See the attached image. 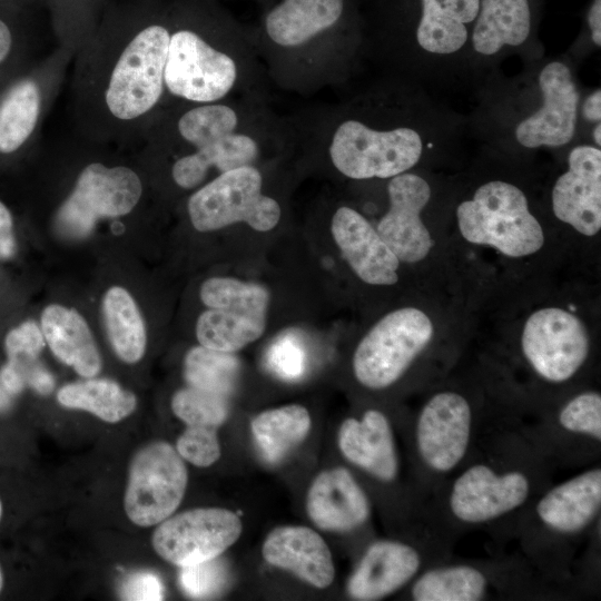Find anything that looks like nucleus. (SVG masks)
Masks as SVG:
<instances>
[{"instance_id":"f257e3e1","label":"nucleus","mask_w":601,"mask_h":601,"mask_svg":"<svg viewBox=\"0 0 601 601\" xmlns=\"http://www.w3.org/2000/svg\"><path fill=\"white\" fill-rule=\"evenodd\" d=\"M466 140V115L425 87L388 75L352 102L331 135L328 154L349 179H390L460 150Z\"/></svg>"},{"instance_id":"f03ea898","label":"nucleus","mask_w":601,"mask_h":601,"mask_svg":"<svg viewBox=\"0 0 601 601\" xmlns=\"http://www.w3.org/2000/svg\"><path fill=\"white\" fill-rule=\"evenodd\" d=\"M578 67L563 53L523 63L511 77L501 69L486 76L474 89L476 102L466 115L471 139L486 152L565 150L579 135L583 91Z\"/></svg>"},{"instance_id":"7ed1b4c3","label":"nucleus","mask_w":601,"mask_h":601,"mask_svg":"<svg viewBox=\"0 0 601 601\" xmlns=\"http://www.w3.org/2000/svg\"><path fill=\"white\" fill-rule=\"evenodd\" d=\"M170 30L151 22L116 45L81 48L76 111L86 140H137L165 101Z\"/></svg>"},{"instance_id":"20e7f679","label":"nucleus","mask_w":601,"mask_h":601,"mask_svg":"<svg viewBox=\"0 0 601 601\" xmlns=\"http://www.w3.org/2000/svg\"><path fill=\"white\" fill-rule=\"evenodd\" d=\"M480 0H418L407 27L368 48L391 76L414 81L435 95L470 89L467 56Z\"/></svg>"},{"instance_id":"39448f33","label":"nucleus","mask_w":601,"mask_h":601,"mask_svg":"<svg viewBox=\"0 0 601 601\" xmlns=\"http://www.w3.org/2000/svg\"><path fill=\"white\" fill-rule=\"evenodd\" d=\"M455 218L464 239L491 246L509 257L532 255L544 244L542 225L526 191L505 178L480 181L457 203Z\"/></svg>"},{"instance_id":"423d86ee","label":"nucleus","mask_w":601,"mask_h":601,"mask_svg":"<svg viewBox=\"0 0 601 601\" xmlns=\"http://www.w3.org/2000/svg\"><path fill=\"white\" fill-rule=\"evenodd\" d=\"M513 56L522 63L545 56L531 0H480L467 56L471 90Z\"/></svg>"},{"instance_id":"0eeeda50","label":"nucleus","mask_w":601,"mask_h":601,"mask_svg":"<svg viewBox=\"0 0 601 601\" xmlns=\"http://www.w3.org/2000/svg\"><path fill=\"white\" fill-rule=\"evenodd\" d=\"M434 334L430 317L415 307L382 317L361 339L353 355V373L363 386L383 390L396 383Z\"/></svg>"},{"instance_id":"6e6552de","label":"nucleus","mask_w":601,"mask_h":601,"mask_svg":"<svg viewBox=\"0 0 601 601\" xmlns=\"http://www.w3.org/2000/svg\"><path fill=\"white\" fill-rule=\"evenodd\" d=\"M169 30L165 97L191 105L221 101L238 79L235 58L195 28Z\"/></svg>"},{"instance_id":"1a4fd4ad","label":"nucleus","mask_w":601,"mask_h":601,"mask_svg":"<svg viewBox=\"0 0 601 601\" xmlns=\"http://www.w3.org/2000/svg\"><path fill=\"white\" fill-rule=\"evenodd\" d=\"M263 176L253 165L216 176L188 199L191 225L199 231H213L245 223L257 231L278 224L282 209L277 200L263 194Z\"/></svg>"},{"instance_id":"9d476101","label":"nucleus","mask_w":601,"mask_h":601,"mask_svg":"<svg viewBox=\"0 0 601 601\" xmlns=\"http://www.w3.org/2000/svg\"><path fill=\"white\" fill-rule=\"evenodd\" d=\"M141 195L140 176L130 167L88 162L58 210L57 228L63 236L83 237L99 219L129 214L138 205Z\"/></svg>"},{"instance_id":"9b49d317","label":"nucleus","mask_w":601,"mask_h":601,"mask_svg":"<svg viewBox=\"0 0 601 601\" xmlns=\"http://www.w3.org/2000/svg\"><path fill=\"white\" fill-rule=\"evenodd\" d=\"M188 481L187 469L177 450L167 442L140 449L129 466L125 511L139 526L157 525L179 506Z\"/></svg>"},{"instance_id":"f8f14e48","label":"nucleus","mask_w":601,"mask_h":601,"mask_svg":"<svg viewBox=\"0 0 601 601\" xmlns=\"http://www.w3.org/2000/svg\"><path fill=\"white\" fill-rule=\"evenodd\" d=\"M521 348L531 368L550 383L572 378L588 359L589 332L574 314L559 307L535 311L526 319Z\"/></svg>"},{"instance_id":"ddd939ff","label":"nucleus","mask_w":601,"mask_h":601,"mask_svg":"<svg viewBox=\"0 0 601 601\" xmlns=\"http://www.w3.org/2000/svg\"><path fill=\"white\" fill-rule=\"evenodd\" d=\"M242 531L237 513L223 508H198L160 522L151 543L160 558L181 568L220 556Z\"/></svg>"},{"instance_id":"4468645a","label":"nucleus","mask_w":601,"mask_h":601,"mask_svg":"<svg viewBox=\"0 0 601 601\" xmlns=\"http://www.w3.org/2000/svg\"><path fill=\"white\" fill-rule=\"evenodd\" d=\"M531 491L532 481L524 470L476 463L454 480L447 505L459 522L485 524L521 508Z\"/></svg>"},{"instance_id":"2eb2a0df","label":"nucleus","mask_w":601,"mask_h":601,"mask_svg":"<svg viewBox=\"0 0 601 601\" xmlns=\"http://www.w3.org/2000/svg\"><path fill=\"white\" fill-rule=\"evenodd\" d=\"M473 436L469 401L454 391L434 394L422 406L415 424V445L425 467L447 474L465 459Z\"/></svg>"},{"instance_id":"dca6fc26","label":"nucleus","mask_w":601,"mask_h":601,"mask_svg":"<svg viewBox=\"0 0 601 601\" xmlns=\"http://www.w3.org/2000/svg\"><path fill=\"white\" fill-rule=\"evenodd\" d=\"M565 152V169L550 191L552 213L578 233L594 236L601 229V148L578 140Z\"/></svg>"},{"instance_id":"f3484780","label":"nucleus","mask_w":601,"mask_h":601,"mask_svg":"<svg viewBox=\"0 0 601 601\" xmlns=\"http://www.w3.org/2000/svg\"><path fill=\"white\" fill-rule=\"evenodd\" d=\"M388 208L377 223L376 230L400 262L418 263L433 246L422 214L433 198L431 181L411 170L388 179Z\"/></svg>"},{"instance_id":"a211bd4d","label":"nucleus","mask_w":601,"mask_h":601,"mask_svg":"<svg viewBox=\"0 0 601 601\" xmlns=\"http://www.w3.org/2000/svg\"><path fill=\"white\" fill-rule=\"evenodd\" d=\"M331 231L344 258L364 283L388 286L398 280V258L359 211L348 206L337 208Z\"/></svg>"},{"instance_id":"6ab92c4d","label":"nucleus","mask_w":601,"mask_h":601,"mask_svg":"<svg viewBox=\"0 0 601 601\" xmlns=\"http://www.w3.org/2000/svg\"><path fill=\"white\" fill-rule=\"evenodd\" d=\"M348 0H280L263 19L265 37L277 48L297 49L339 30Z\"/></svg>"},{"instance_id":"aec40b11","label":"nucleus","mask_w":601,"mask_h":601,"mask_svg":"<svg viewBox=\"0 0 601 601\" xmlns=\"http://www.w3.org/2000/svg\"><path fill=\"white\" fill-rule=\"evenodd\" d=\"M309 520L321 530L344 533L362 526L371 515L364 489L345 467L321 472L306 496Z\"/></svg>"},{"instance_id":"412c9836","label":"nucleus","mask_w":601,"mask_h":601,"mask_svg":"<svg viewBox=\"0 0 601 601\" xmlns=\"http://www.w3.org/2000/svg\"><path fill=\"white\" fill-rule=\"evenodd\" d=\"M337 444L342 455L353 465L382 482L398 476L400 457L392 425L378 410H367L361 417L344 420Z\"/></svg>"},{"instance_id":"4be33fe9","label":"nucleus","mask_w":601,"mask_h":601,"mask_svg":"<svg viewBox=\"0 0 601 601\" xmlns=\"http://www.w3.org/2000/svg\"><path fill=\"white\" fill-rule=\"evenodd\" d=\"M262 554L268 564L288 571L315 588H328L334 581L335 566L331 550L311 528H275L266 536Z\"/></svg>"},{"instance_id":"5701e85b","label":"nucleus","mask_w":601,"mask_h":601,"mask_svg":"<svg viewBox=\"0 0 601 601\" xmlns=\"http://www.w3.org/2000/svg\"><path fill=\"white\" fill-rule=\"evenodd\" d=\"M422 556L413 545L382 540L371 544L347 581L354 600L385 598L410 582L420 571Z\"/></svg>"},{"instance_id":"b1692460","label":"nucleus","mask_w":601,"mask_h":601,"mask_svg":"<svg viewBox=\"0 0 601 601\" xmlns=\"http://www.w3.org/2000/svg\"><path fill=\"white\" fill-rule=\"evenodd\" d=\"M601 469L587 470L546 491L535 504L538 520L560 535L579 534L599 515Z\"/></svg>"},{"instance_id":"393cba45","label":"nucleus","mask_w":601,"mask_h":601,"mask_svg":"<svg viewBox=\"0 0 601 601\" xmlns=\"http://www.w3.org/2000/svg\"><path fill=\"white\" fill-rule=\"evenodd\" d=\"M258 155L259 145L253 136L234 131L178 157L171 166V177L178 187L194 189L203 185L210 170L221 174L253 165Z\"/></svg>"},{"instance_id":"a878e982","label":"nucleus","mask_w":601,"mask_h":601,"mask_svg":"<svg viewBox=\"0 0 601 601\" xmlns=\"http://www.w3.org/2000/svg\"><path fill=\"white\" fill-rule=\"evenodd\" d=\"M41 329L52 353L85 377L97 375L101 358L85 319L73 309L50 305L41 315Z\"/></svg>"},{"instance_id":"bb28decb","label":"nucleus","mask_w":601,"mask_h":601,"mask_svg":"<svg viewBox=\"0 0 601 601\" xmlns=\"http://www.w3.org/2000/svg\"><path fill=\"white\" fill-rule=\"evenodd\" d=\"M266 312V306L256 305L210 308L197 321V339L207 348L237 352L263 335Z\"/></svg>"},{"instance_id":"cd10ccee","label":"nucleus","mask_w":601,"mask_h":601,"mask_svg":"<svg viewBox=\"0 0 601 601\" xmlns=\"http://www.w3.org/2000/svg\"><path fill=\"white\" fill-rule=\"evenodd\" d=\"M40 77L18 80L0 101V154L10 155L23 147L37 130L47 99Z\"/></svg>"},{"instance_id":"c85d7f7f","label":"nucleus","mask_w":601,"mask_h":601,"mask_svg":"<svg viewBox=\"0 0 601 601\" xmlns=\"http://www.w3.org/2000/svg\"><path fill=\"white\" fill-rule=\"evenodd\" d=\"M306 407L289 404L257 414L250 422L254 441L264 460L277 463L298 446L311 431Z\"/></svg>"},{"instance_id":"c756f323","label":"nucleus","mask_w":601,"mask_h":601,"mask_svg":"<svg viewBox=\"0 0 601 601\" xmlns=\"http://www.w3.org/2000/svg\"><path fill=\"white\" fill-rule=\"evenodd\" d=\"M154 121L164 124L158 119ZM238 125L239 116L231 106L221 101L196 104L184 110L174 124L167 126L173 131L167 134L156 128H149L142 138L146 135L171 137L174 140H180L195 149L236 131Z\"/></svg>"},{"instance_id":"7c9ffc66","label":"nucleus","mask_w":601,"mask_h":601,"mask_svg":"<svg viewBox=\"0 0 601 601\" xmlns=\"http://www.w3.org/2000/svg\"><path fill=\"white\" fill-rule=\"evenodd\" d=\"M489 578L470 564L436 566L423 572L413 583L416 601H477L489 591Z\"/></svg>"},{"instance_id":"2f4dec72","label":"nucleus","mask_w":601,"mask_h":601,"mask_svg":"<svg viewBox=\"0 0 601 601\" xmlns=\"http://www.w3.org/2000/svg\"><path fill=\"white\" fill-rule=\"evenodd\" d=\"M104 316L111 346L126 363L138 362L146 349V329L131 295L122 287H111L104 298Z\"/></svg>"},{"instance_id":"473e14b6","label":"nucleus","mask_w":601,"mask_h":601,"mask_svg":"<svg viewBox=\"0 0 601 601\" xmlns=\"http://www.w3.org/2000/svg\"><path fill=\"white\" fill-rule=\"evenodd\" d=\"M57 398L66 407L88 411L109 423L127 417L137 405L131 392L105 378L65 385L59 390Z\"/></svg>"},{"instance_id":"72a5a7b5","label":"nucleus","mask_w":601,"mask_h":601,"mask_svg":"<svg viewBox=\"0 0 601 601\" xmlns=\"http://www.w3.org/2000/svg\"><path fill=\"white\" fill-rule=\"evenodd\" d=\"M240 370L233 353L193 347L184 361V377L188 386L228 396L234 392Z\"/></svg>"},{"instance_id":"f704fd0d","label":"nucleus","mask_w":601,"mask_h":601,"mask_svg":"<svg viewBox=\"0 0 601 601\" xmlns=\"http://www.w3.org/2000/svg\"><path fill=\"white\" fill-rule=\"evenodd\" d=\"M171 410L186 425L218 428L229 415V397L187 386L174 394Z\"/></svg>"},{"instance_id":"c9c22d12","label":"nucleus","mask_w":601,"mask_h":601,"mask_svg":"<svg viewBox=\"0 0 601 601\" xmlns=\"http://www.w3.org/2000/svg\"><path fill=\"white\" fill-rule=\"evenodd\" d=\"M558 421L562 430L601 441V395L595 391L580 393L560 410Z\"/></svg>"},{"instance_id":"e433bc0d","label":"nucleus","mask_w":601,"mask_h":601,"mask_svg":"<svg viewBox=\"0 0 601 601\" xmlns=\"http://www.w3.org/2000/svg\"><path fill=\"white\" fill-rule=\"evenodd\" d=\"M229 579V569L219 556L181 566L179 572L180 587L193 599H211L220 594L227 588Z\"/></svg>"},{"instance_id":"4c0bfd02","label":"nucleus","mask_w":601,"mask_h":601,"mask_svg":"<svg viewBox=\"0 0 601 601\" xmlns=\"http://www.w3.org/2000/svg\"><path fill=\"white\" fill-rule=\"evenodd\" d=\"M217 428L208 426L187 425L176 442V450L183 460L207 467L220 456V444Z\"/></svg>"},{"instance_id":"58836bf2","label":"nucleus","mask_w":601,"mask_h":601,"mask_svg":"<svg viewBox=\"0 0 601 601\" xmlns=\"http://www.w3.org/2000/svg\"><path fill=\"white\" fill-rule=\"evenodd\" d=\"M45 341L42 331L35 322H26L8 333L4 345L9 362L21 371L24 378L45 347Z\"/></svg>"},{"instance_id":"ea45409f","label":"nucleus","mask_w":601,"mask_h":601,"mask_svg":"<svg viewBox=\"0 0 601 601\" xmlns=\"http://www.w3.org/2000/svg\"><path fill=\"white\" fill-rule=\"evenodd\" d=\"M266 361L274 374L286 381L299 378L306 366L303 346L289 335L279 337L269 347Z\"/></svg>"},{"instance_id":"a19ab883","label":"nucleus","mask_w":601,"mask_h":601,"mask_svg":"<svg viewBox=\"0 0 601 601\" xmlns=\"http://www.w3.org/2000/svg\"><path fill=\"white\" fill-rule=\"evenodd\" d=\"M164 585L159 577L152 572H135L126 578L120 588L122 600L156 601L162 600Z\"/></svg>"},{"instance_id":"79ce46f5","label":"nucleus","mask_w":601,"mask_h":601,"mask_svg":"<svg viewBox=\"0 0 601 601\" xmlns=\"http://www.w3.org/2000/svg\"><path fill=\"white\" fill-rule=\"evenodd\" d=\"M588 36L565 52L578 66L601 47V0H593L587 13Z\"/></svg>"},{"instance_id":"37998d69","label":"nucleus","mask_w":601,"mask_h":601,"mask_svg":"<svg viewBox=\"0 0 601 601\" xmlns=\"http://www.w3.org/2000/svg\"><path fill=\"white\" fill-rule=\"evenodd\" d=\"M601 122V90L600 87L582 95L579 106V135L578 140L588 139L593 125Z\"/></svg>"},{"instance_id":"c03bdc74","label":"nucleus","mask_w":601,"mask_h":601,"mask_svg":"<svg viewBox=\"0 0 601 601\" xmlns=\"http://www.w3.org/2000/svg\"><path fill=\"white\" fill-rule=\"evenodd\" d=\"M14 252L13 224L9 209L0 201V257H10Z\"/></svg>"},{"instance_id":"a18cd8bd","label":"nucleus","mask_w":601,"mask_h":601,"mask_svg":"<svg viewBox=\"0 0 601 601\" xmlns=\"http://www.w3.org/2000/svg\"><path fill=\"white\" fill-rule=\"evenodd\" d=\"M27 383L40 394H48L53 388L51 374L41 365H33L27 374Z\"/></svg>"},{"instance_id":"49530a36","label":"nucleus","mask_w":601,"mask_h":601,"mask_svg":"<svg viewBox=\"0 0 601 601\" xmlns=\"http://www.w3.org/2000/svg\"><path fill=\"white\" fill-rule=\"evenodd\" d=\"M0 380L3 388L9 393H19L26 384L22 373L9 362L2 367Z\"/></svg>"},{"instance_id":"de8ad7c7","label":"nucleus","mask_w":601,"mask_h":601,"mask_svg":"<svg viewBox=\"0 0 601 601\" xmlns=\"http://www.w3.org/2000/svg\"><path fill=\"white\" fill-rule=\"evenodd\" d=\"M13 47V36L9 26L0 19V65L10 56Z\"/></svg>"},{"instance_id":"09e8293b","label":"nucleus","mask_w":601,"mask_h":601,"mask_svg":"<svg viewBox=\"0 0 601 601\" xmlns=\"http://www.w3.org/2000/svg\"><path fill=\"white\" fill-rule=\"evenodd\" d=\"M4 391H6L4 388L2 390L0 387V407L6 406V404L8 403V397H7L6 393H4Z\"/></svg>"},{"instance_id":"8fccbe9b","label":"nucleus","mask_w":601,"mask_h":601,"mask_svg":"<svg viewBox=\"0 0 601 601\" xmlns=\"http://www.w3.org/2000/svg\"><path fill=\"white\" fill-rule=\"evenodd\" d=\"M2 588H3V573H2V569L0 566V592H1Z\"/></svg>"},{"instance_id":"3c124183","label":"nucleus","mask_w":601,"mask_h":601,"mask_svg":"<svg viewBox=\"0 0 601 601\" xmlns=\"http://www.w3.org/2000/svg\"><path fill=\"white\" fill-rule=\"evenodd\" d=\"M2 516V503H1V500H0V519Z\"/></svg>"}]
</instances>
